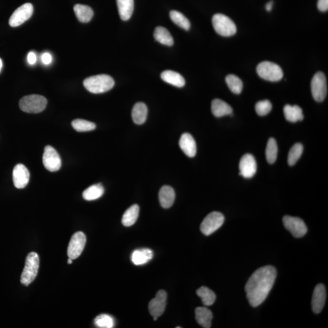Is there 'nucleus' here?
I'll return each mask as SVG.
<instances>
[{
    "mask_svg": "<svg viewBox=\"0 0 328 328\" xmlns=\"http://www.w3.org/2000/svg\"><path fill=\"white\" fill-rule=\"evenodd\" d=\"M317 7L320 11H327L328 9V0H319L317 2Z\"/></svg>",
    "mask_w": 328,
    "mask_h": 328,
    "instance_id": "nucleus-39",
    "label": "nucleus"
},
{
    "mask_svg": "<svg viewBox=\"0 0 328 328\" xmlns=\"http://www.w3.org/2000/svg\"><path fill=\"white\" fill-rule=\"evenodd\" d=\"M225 82L232 93L236 94H240L242 93L243 84L242 80L234 74H230L225 78Z\"/></svg>",
    "mask_w": 328,
    "mask_h": 328,
    "instance_id": "nucleus-32",
    "label": "nucleus"
},
{
    "mask_svg": "<svg viewBox=\"0 0 328 328\" xmlns=\"http://www.w3.org/2000/svg\"><path fill=\"white\" fill-rule=\"evenodd\" d=\"M161 78L164 82H166L171 85L182 88L186 84L185 79L180 74L177 72L166 70L163 72L161 74Z\"/></svg>",
    "mask_w": 328,
    "mask_h": 328,
    "instance_id": "nucleus-21",
    "label": "nucleus"
},
{
    "mask_svg": "<svg viewBox=\"0 0 328 328\" xmlns=\"http://www.w3.org/2000/svg\"><path fill=\"white\" fill-rule=\"evenodd\" d=\"M72 126L79 132H90L96 128V125L94 123L80 119L74 120L72 122Z\"/></svg>",
    "mask_w": 328,
    "mask_h": 328,
    "instance_id": "nucleus-34",
    "label": "nucleus"
},
{
    "mask_svg": "<svg viewBox=\"0 0 328 328\" xmlns=\"http://www.w3.org/2000/svg\"><path fill=\"white\" fill-rule=\"evenodd\" d=\"M240 175L245 178H251L257 172V162L253 156L246 154L241 159L240 162Z\"/></svg>",
    "mask_w": 328,
    "mask_h": 328,
    "instance_id": "nucleus-14",
    "label": "nucleus"
},
{
    "mask_svg": "<svg viewBox=\"0 0 328 328\" xmlns=\"http://www.w3.org/2000/svg\"><path fill=\"white\" fill-rule=\"evenodd\" d=\"M212 112L215 117H221L232 114V107L221 99H214L212 102Z\"/></svg>",
    "mask_w": 328,
    "mask_h": 328,
    "instance_id": "nucleus-20",
    "label": "nucleus"
},
{
    "mask_svg": "<svg viewBox=\"0 0 328 328\" xmlns=\"http://www.w3.org/2000/svg\"><path fill=\"white\" fill-rule=\"evenodd\" d=\"M170 17L174 24L178 25L179 27L183 28V29L186 30H189L191 29V23L187 19L185 15L182 14L180 12L171 11L170 12Z\"/></svg>",
    "mask_w": 328,
    "mask_h": 328,
    "instance_id": "nucleus-31",
    "label": "nucleus"
},
{
    "mask_svg": "<svg viewBox=\"0 0 328 328\" xmlns=\"http://www.w3.org/2000/svg\"><path fill=\"white\" fill-rule=\"evenodd\" d=\"M327 299L326 289L324 284L320 283L315 287L312 299V311L316 314H319L324 308Z\"/></svg>",
    "mask_w": 328,
    "mask_h": 328,
    "instance_id": "nucleus-16",
    "label": "nucleus"
},
{
    "mask_svg": "<svg viewBox=\"0 0 328 328\" xmlns=\"http://www.w3.org/2000/svg\"><path fill=\"white\" fill-rule=\"evenodd\" d=\"M86 242V236L83 232H76L72 236L67 250L68 257L72 260L78 258L83 252Z\"/></svg>",
    "mask_w": 328,
    "mask_h": 328,
    "instance_id": "nucleus-10",
    "label": "nucleus"
},
{
    "mask_svg": "<svg viewBox=\"0 0 328 328\" xmlns=\"http://www.w3.org/2000/svg\"><path fill=\"white\" fill-rule=\"evenodd\" d=\"M212 24L215 31L223 37H230L237 32V27L234 22L226 15L215 14L213 17Z\"/></svg>",
    "mask_w": 328,
    "mask_h": 328,
    "instance_id": "nucleus-5",
    "label": "nucleus"
},
{
    "mask_svg": "<svg viewBox=\"0 0 328 328\" xmlns=\"http://www.w3.org/2000/svg\"><path fill=\"white\" fill-rule=\"evenodd\" d=\"M114 79L107 74H100L84 79L83 85L87 90L93 94L106 93L114 86Z\"/></svg>",
    "mask_w": 328,
    "mask_h": 328,
    "instance_id": "nucleus-2",
    "label": "nucleus"
},
{
    "mask_svg": "<svg viewBox=\"0 0 328 328\" xmlns=\"http://www.w3.org/2000/svg\"><path fill=\"white\" fill-rule=\"evenodd\" d=\"M72 263H73V260H72V259L69 258V259L68 260V263L69 264V265H71V264H72Z\"/></svg>",
    "mask_w": 328,
    "mask_h": 328,
    "instance_id": "nucleus-43",
    "label": "nucleus"
},
{
    "mask_svg": "<svg viewBox=\"0 0 328 328\" xmlns=\"http://www.w3.org/2000/svg\"><path fill=\"white\" fill-rule=\"evenodd\" d=\"M12 178L15 188L24 189L29 183V171L24 164H17L13 170Z\"/></svg>",
    "mask_w": 328,
    "mask_h": 328,
    "instance_id": "nucleus-15",
    "label": "nucleus"
},
{
    "mask_svg": "<svg viewBox=\"0 0 328 328\" xmlns=\"http://www.w3.org/2000/svg\"><path fill=\"white\" fill-rule=\"evenodd\" d=\"M27 60L29 65H35V63L37 62V55H36L35 53L32 52V51L29 52L27 55Z\"/></svg>",
    "mask_w": 328,
    "mask_h": 328,
    "instance_id": "nucleus-40",
    "label": "nucleus"
},
{
    "mask_svg": "<svg viewBox=\"0 0 328 328\" xmlns=\"http://www.w3.org/2000/svg\"><path fill=\"white\" fill-rule=\"evenodd\" d=\"M41 60H42V63L44 64V65H49L52 63L53 57L50 53H43L42 56H41Z\"/></svg>",
    "mask_w": 328,
    "mask_h": 328,
    "instance_id": "nucleus-38",
    "label": "nucleus"
},
{
    "mask_svg": "<svg viewBox=\"0 0 328 328\" xmlns=\"http://www.w3.org/2000/svg\"><path fill=\"white\" fill-rule=\"evenodd\" d=\"M277 153L278 146L276 140L274 138H270L266 150V157L268 162L271 164L275 163L277 158Z\"/></svg>",
    "mask_w": 328,
    "mask_h": 328,
    "instance_id": "nucleus-33",
    "label": "nucleus"
},
{
    "mask_svg": "<svg viewBox=\"0 0 328 328\" xmlns=\"http://www.w3.org/2000/svg\"><path fill=\"white\" fill-rule=\"evenodd\" d=\"M276 277L275 268L271 266L259 268L253 273L245 286L246 297L251 306L257 307L265 301Z\"/></svg>",
    "mask_w": 328,
    "mask_h": 328,
    "instance_id": "nucleus-1",
    "label": "nucleus"
},
{
    "mask_svg": "<svg viewBox=\"0 0 328 328\" xmlns=\"http://www.w3.org/2000/svg\"><path fill=\"white\" fill-rule=\"evenodd\" d=\"M47 103L45 97L32 94L23 97L20 101L19 106L23 111L28 113H39L45 109Z\"/></svg>",
    "mask_w": 328,
    "mask_h": 328,
    "instance_id": "nucleus-4",
    "label": "nucleus"
},
{
    "mask_svg": "<svg viewBox=\"0 0 328 328\" xmlns=\"http://www.w3.org/2000/svg\"><path fill=\"white\" fill-rule=\"evenodd\" d=\"M195 318L197 322L204 328L211 327L213 314L211 310L206 307H198L195 309Z\"/></svg>",
    "mask_w": 328,
    "mask_h": 328,
    "instance_id": "nucleus-22",
    "label": "nucleus"
},
{
    "mask_svg": "<svg viewBox=\"0 0 328 328\" xmlns=\"http://www.w3.org/2000/svg\"><path fill=\"white\" fill-rule=\"evenodd\" d=\"M74 11L77 18L82 23H88L93 19V10L86 5L76 4L74 7Z\"/></svg>",
    "mask_w": 328,
    "mask_h": 328,
    "instance_id": "nucleus-25",
    "label": "nucleus"
},
{
    "mask_svg": "<svg viewBox=\"0 0 328 328\" xmlns=\"http://www.w3.org/2000/svg\"><path fill=\"white\" fill-rule=\"evenodd\" d=\"M104 193V188L102 184H94L83 191V198L86 201H93L101 198Z\"/></svg>",
    "mask_w": 328,
    "mask_h": 328,
    "instance_id": "nucleus-29",
    "label": "nucleus"
},
{
    "mask_svg": "<svg viewBox=\"0 0 328 328\" xmlns=\"http://www.w3.org/2000/svg\"><path fill=\"white\" fill-rule=\"evenodd\" d=\"M94 324L101 328H112L114 326V320L111 316L107 314H101L94 320Z\"/></svg>",
    "mask_w": 328,
    "mask_h": 328,
    "instance_id": "nucleus-36",
    "label": "nucleus"
},
{
    "mask_svg": "<svg viewBox=\"0 0 328 328\" xmlns=\"http://www.w3.org/2000/svg\"><path fill=\"white\" fill-rule=\"evenodd\" d=\"M117 5L120 19L129 20L134 11V0H117Z\"/></svg>",
    "mask_w": 328,
    "mask_h": 328,
    "instance_id": "nucleus-23",
    "label": "nucleus"
},
{
    "mask_svg": "<svg viewBox=\"0 0 328 328\" xmlns=\"http://www.w3.org/2000/svg\"><path fill=\"white\" fill-rule=\"evenodd\" d=\"M224 222V217L221 213L213 212L205 218L200 226V229L202 234L209 236L219 229Z\"/></svg>",
    "mask_w": 328,
    "mask_h": 328,
    "instance_id": "nucleus-7",
    "label": "nucleus"
},
{
    "mask_svg": "<svg viewBox=\"0 0 328 328\" xmlns=\"http://www.w3.org/2000/svg\"><path fill=\"white\" fill-rule=\"evenodd\" d=\"M198 296L201 299L202 303L206 306H212L216 301V295L207 287L202 286L196 291Z\"/></svg>",
    "mask_w": 328,
    "mask_h": 328,
    "instance_id": "nucleus-30",
    "label": "nucleus"
},
{
    "mask_svg": "<svg viewBox=\"0 0 328 328\" xmlns=\"http://www.w3.org/2000/svg\"><path fill=\"white\" fill-rule=\"evenodd\" d=\"M43 163L45 167L51 172L60 170L61 160L57 151L50 145L45 148L43 156Z\"/></svg>",
    "mask_w": 328,
    "mask_h": 328,
    "instance_id": "nucleus-12",
    "label": "nucleus"
},
{
    "mask_svg": "<svg viewBox=\"0 0 328 328\" xmlns=\"http://www.w3.org/2000/svg\"><path fill=\"white\" fill-rule=\"evenodd\" d=\"M40 266V259L35 252H30L26 259L25 266L21 275V283L29 286L37 275Z\"/></svg>",
    "mask_w": 328,
    "mask_h": 328,
    "instance_id": "nucleus-3",
    "label": "nucleus"
},
{
    "mask_svg": "<svg viewBox=\"0 0 328 328\" xmlns=\"http://www.w3.org/2000/svg\"><path fill=\"white\" fill-rule=\"evenodd\" d=\"M154 37L161 44L171 47L174 44V40L172 35L166 28L158 27L156 28L154 32Z\"/></svg>",
    "mask_w": 328,
    "mask_h": 328,
    "instance_id": "nucleus-28",
    "label": "nucleus"
},
{
    "mask_svg": "<svg viewBox=\"0 0 328 328\" xmlns=\"http://www.w3.org/2000/svg\"><path fill=\"white\" fill-rule=\"evenodd\" d=\"M139 214V207L137 204L129 207L123 215L122 222L125 227H130L137 222Z\"/></svg>",
    "mask_w": 328,
    "mask_h": 328,
    "instance_id": "nucleus-27",
    "label": "nucleus"
},
{
    "mask_svg": "<svg viewBox=\"0 0 328 328\" xmlns=\"http://www.w3.org/2000/svg\"><path fill=\"white\" fill-rule=\"evenodd\" d=\"M283 222L284 227L293 235L294 237H303L307 232L306 224L300 218L286 215L283 217Z\"/></svg>",
    "mask_w": 328,
    "mask_h": 328,
    "instance_id": "nucleus-9",
    "label": "nucleus"
},
{
    "mask_svg": "<svg viewBox=\"0 0 328 328\" xmlns=\"http://www.w3.org/2000/svg\"><path fill=\"white\" fill-rule=\"evenodd\" d=\"M311 93L317 102H321L326 98L328 93L327 78L322 72H318L312 79Z\"/></svg>",
    "mask_w": 328,
    "mask_h": 328,
    "instance_id": "nucleus-8",
    "label": "nucleus"
},
{
    "mask_svg": "<svg viewBox=\"0 0 328 328\" xmlns=\"http://www.w3.org/2000/svg\"><path fill=\"white\" fill-rule=\"evenodd\" d=\"M2 67V61L1 59L0 58V72H1Z\"/></svg>",
    "mask_w": 328,
    "mask_h": 328,
    "instance_id": "nucleus-42",
    "label": "nucleus"
},
{
    "mask_svg": "<svg viewBox=\"0 0 328 328\" xmlns=\"http://www.w3.org/2000/svg\"><path fill=\"white\" fill-rule=\"evenodd\" d=\"M284 114L286 119L291 122L301 121L304 119L303 111L301 107L297 106H291L286 105L284 108Z\"/></svg>",
    "mask_w": 328,
    "mask_h": 328,
    "instance_id": "nucleus-26",
    "label": "nucleus"
},
{
    "mask_svg": "<svg viewBox=\"0 0 328 328\" xmlns=\"http://www.w3.org/2000/svg\"><path fill=\"white\" fill-rule=\"evenodd\" d=\"M167 295L163 290L158 291L155 298L150 301L148 309L151 315L153 317L154 320H157L159 317L165 311Z\"/></svg>",
    "mask_w": 328,
    "mask_h": 328,
    "instance_id": "nucleus-13",
    "label": "nucleus"
},
{
    "mask_svg": "<svg viewBox=\"0 0 328 328\" xmlns=\"http://www.w3.org/2000/svg\"><path fill=\"white\" fill-rule=\"evenodd\" d=\"M272 104L268 100L258 102L255 106V110L259 116H263L268 114L271 111Z\"/></svg>",
    "mask_w": 328,
    "mask_h": 328,
    "instance_id": "nucleus-37",
    "label": "nucleus"
},
{
    "mask_svg": "<svg viewBox=\"0 0 328 328\" xmlns=\"http://www.w3.org/2000/svg\"><path fill=\"white\" fill-rule=\"evenodd\" d=\"M34 11L31 3H25L20 6L10 17L9 24L11 27H18L31 17Z\"/></svg>",
    "mask_w": 328,
    "mask_h": 328,
    "instance_id": "nucleus-11",
    "label": "nucleus"
},
{
    "mask_svg": "<svg viewBox=\"0 0 328 328\" xmlns=\"http://www.w3.org/2000/svg\"><path fill=\"white\" fill-rule=\"evenodd\" d=\"M273 7V1L268 2L266 6V9L268 11H271Z\"/></svg>",
    "mask_w": 328,
    "mask_h": 328,
    "instance_id": "nucleus-41",
    "label": "nucleus"
},
{
    "mask_svg": "<svg viewBox=\"0 0 328 328\" xmlns=\"http://www.w3.org/2000/svg\"><path fill=\"white\" fill-rule=\"evenodd\" d=\"M148 109L145 104L139 102L135 105L132 110V118L136 124L142 125L147 120Z\"/></svg>",
    "mask_w": 328,
    "mask_h": 328,
    "instance_id": "nucleus-24",
    "label": "nucleus"
},
{
    "mask_svg": "<svg viewBox=\"0 0 328 328\" xmlns=\"http://www.w3.org/2000/svg\"><path fill=\"white\" fill-rule=\"evenodd\" d=\"M175 199V192L170 186H163L159 193V200L161 206L164 209L170 208Z\"/></svg>",
    "mask_w": 328,
    "mask_h": 328,
    "instance_id": "nucleus-18",
    "label": "nucleus"
},
{
    "mask_svg": "<svg viewBox=\"0 0 328 328\" xmlns=\"http://www.w3.org/2000/svg\"><path fill=\"white\" fill-rule=\"evenodd\" d=\"M303 152V147L301 143H297L289 151L288 162L290 166L294 165L301 157Z\"/></svg>",
    "mask_w": 328,
    "mask_h": 328,
    "instance_id": "nucleus-35",
    "label": "nucleus"
},
{
    "mask_svg": "<svg viewBox=\"0 0 328 328\" xmlns=\"http://www.w3.org/2000/svg\"><path fill=\"white\" fill-rule=\"evenodd\" d=\"M257 72L261 78L270 82L280 81L283 77L280 66L270 61H263L259 64Z\"/></svg>",
    "mask_w": 328,
    "mask_h": 328,
    "instance_id": "nucleus-6",
    "label": "nucleus"
},
{
    "mask_svg": "<svg viewBox=\"0 0 328 328\" xmlns=\"http://www.w3.org/2000/svg\"><path fill=\"white\" fill-rule=\"evenodd\" d=\"M153 257V252L150 248H140L132 253V261L134 265L140 266L147 263Z\"/></svg>",
    "mask_w": 328,
    "mask_h": 328,
    "instance_id": "nucleus-19",
    "label": "nucleus"
},
{
    "mask_svg": "<svg viewBox=\"0 0 328 328\" xmlns=\"http://www.w3.org/2000/svg\"><path fill=\"white\" fill-rule=\"evenodd\" d=\"M179 147L183 152L190 158H193L196 154V143L194 138L189 133H184L179 140Z\"/></svg>",
    "mask_w": 328,
    "mask_h": 328,
    "instance_id": "nucleus-17",
    "label": "nucleus"
}]
</instances>
